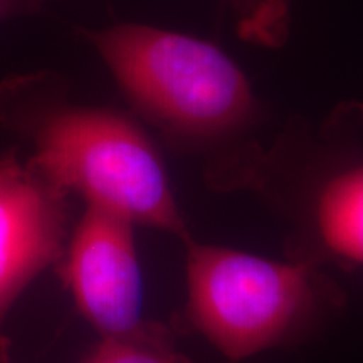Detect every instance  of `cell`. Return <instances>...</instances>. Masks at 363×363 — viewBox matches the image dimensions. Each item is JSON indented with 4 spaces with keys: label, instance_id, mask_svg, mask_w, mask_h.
Wrapping results in <instances>:
<instances>
[{
    "label": "cell",
    "instance_id": "8992f818",
    "mask_svg": "<svg viewBox=\"0 0 363 363\" xmlns=\"http://www.w3.org/2000/svg\"><path fill=\"white\" fill-rule=\"evenodd\" d=\"M288 256L363 271V163L335 172L320 185L306 233L289 246Z\"/></svg>",
    "mask_w": 363,
    "mask_h": 363
},
{
    "label": "cell",
    "instance_id": "7a4b0ae2",
    "mask_svg": "<svg viewBox=\"0 0 363 363\" xmlns=\"http://www.w3.org/2000/svg\"><path fill=\"white\" fill-rule=\"evenodd\" d=\"M184 244L185 323L229 362L305 343L343 308L340 286L310 261Z\"/></svg>",
    "mask_w": 363,
    "mask_h": 363
},
{
    "label": "cell",
    "instance_id": "6da1fadb",
    "mask_svg": "<svg viewBox=\"0 0 363 363\" xmlns=\"http://www.w3.org/2000/svg\"><path fill=\"white\" fill-rule=\"evenodd\" d=\"M0 126L33 145L29 162L86 207L190 239L160 153L128 116L66 101L48 71L0 81Z\"/></svg>",
    "mask_w": 363,
    "mask_h": 363
},
{
    "label": "cell",
    "instance_id": "5b68a950",
    "mask_svg": "<svg viewBox=\"0 0 363 363\" xmlns=\"http://www.w3.org/2000/svg\"><path fill=\"white\" fill-rule=\"evenodd\" d=\"M135 227L113 212L84 207L57 264L76 308L99 337L125 333L145 320Z\"/></svg>",
    "mask_w": 363,
    "mask_h": 363
},
{
    "label": "cell",
    "instance_id": "3957f363",
    "mask_svg": "<svg viewBox=\"0 0 363 363\" xmlns=\"http://www.w3.org/2000/svg\"><path fill=\"white\" fill-rule=\"evenodd\" d=\"M126 98L172 135L214 140L238 130L251 111V89L216 45L138 24L91 33Z\"/></svg>",
    "mask_w": 363,
    "mask_h": 363
},
{
    "label": "cell",
    "instance_id": "ba28073f",
    "mask_svg": "<svg viewBox=\"0 0 363 363\" xmlns=\"http://www.w3.org/2000/svg\"><path fill=\"white\" fill-rule=\"evenodd\" d=\"M40 11V4L34 0H0V22L13 17L30 16Z\"/></svg>",
    "mask_w": 363,
    "mask_h": 363
},
{
    "label": "cell",
    "instance_id": "277c9868",
    "mask_svg": "<svg viewBox=\"0 0 363 363\" xmlns=\"http://www.w3.org/2000/svg\"><path fill=\"white\" fill-rule=\"evenodd\" d=\"M72 229L71 195L51 184L17 150L0 157V363L12 306L49 267L57 266Z\"/></svg>",
    "mask_w": 363,
    "mask_h": 363
},
{
    "label": "cell",
    "instance_id": "52a82bcc",
    "mask_svg": "<svg viewBox=\"0 0 363 363\" xmlns=\"http://www.w3.org/2000/svg\"><path fill=\"white\" fill-rule=\"evenodd\" d=\"M83 363H194L175 347L174 335L158 321L143 320L133 330L99 337Z\"/></svg>",
    "mask_w": 363,
    "mask_h": 363
},
{
    "label": "cell",
    "instance_id": "9c48e42d",
    "mask_svg": "<svg viewBox=\"0 0 363 363\" xmlns=\"http://www.w3.org/2000/svg\"><path fill=\"white\" fill-rule=\"evenodd\" d=\"M34 2H38V4H43V2H44V0H34Z\"/></svg>",
    "mask_w": 363,
    "mask_h": 363
}]
</instances>
